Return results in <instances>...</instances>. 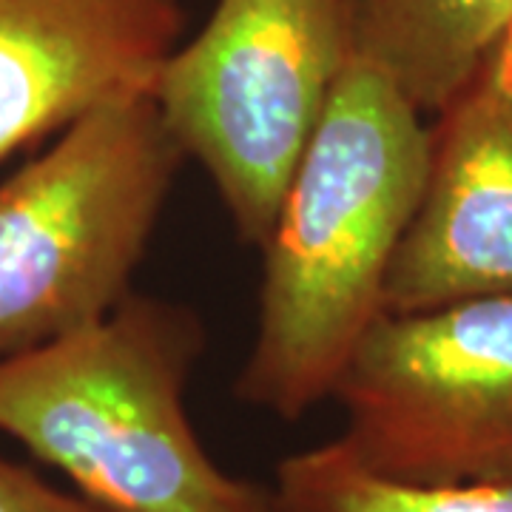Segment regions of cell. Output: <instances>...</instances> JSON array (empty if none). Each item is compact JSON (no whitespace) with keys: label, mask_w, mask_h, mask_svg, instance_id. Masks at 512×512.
I'll return each mask as SVG.
<instances>
[{"label":"cell","mask_w":512,"mask_h":512,"mask_svg":"<svg viewBox=\"0 0 512 512\" xmlns=\"http://www.w3.org/2000/svg\"><path fill=\"white\" fill-rule=\"evenodd\" d=\"M430 126L365 57L350 63L262 242L259 322L237 396L296 421L333 399L384 313V282L416 214Z\"/></svg>","instance_id":"cell-1"},{"label":"cell","mask_w":512,"mask_h":512,"mask_svg":"<svg viewBox=\"0 0 512 512\" xmlns=\"http://www.w3.org/2000/svg\"><path fill=\"white\" fill-rule=\"evenodd\" d=\"M202 348L191 308L131 293L89 328L0 359V436L106 512H279L274 487L225 473L191 424Z\"/></svg>","instance_id":"cell-2"},{"label":"cell","mask_w":512,"mask_h":512,"mask_svg":"<svg viewBox=\"0 0 512 512\" xmlns=\"http://www.w3.org/2000/svg\"><path fill=\"white\" fill-rule=\"evenodd\" d=\"M183 160L154 94H137L74 120L0 183V359L131 296Z\"/></svg>","instance_id":"cell-3"},{"label":"cell","mask_w":512,"mask_h":512,"mask_svg":"<svg viewBox=\"0 0 512 512\" xmlns=\"http://www.w3.org/2000/svg\"><path fill=\"white\" fill-rule=\"evenodd\" d=\"M356 57L353 0H217L165 60L154 100L242 242L262 248Z\"/></svg>","instance_id":"cell-4"},{"label":"cell","mask_w":512,"mask_h":512,"mask_svg":"<svg viewBox=\"0 0 512 512\" xmlns=\"http://www.w3.org/2000/svg\"><path fill=\"white\" fill-rule=\"evenodd\" d=\"M333 399L339 439L384 476L512 484V296L382 313Z\"/></svg>","instance_id":"cell-5"},{"label":"cell","mask_w":512,"mask_h":512,"mask_svg":"<svg viewBox=\"0 0 512 512\" xmlns=\"http://www.w3.org/2000/svg\"><path fill=\"white\" fill-rule=\"evenodd\" d=\"M512 296V32L436 114L419 208L384 282V313Z\"/></svg>","instance_id":"cell-6"},{"label":"cell","mask_w":512,"mask_h":512,"mask_svg":"<svg viewBox=\"0 0 512 512\" xmlns=\"http://www.w3.org/2000/svg\"><path fill=\"white\" fill-rule=\"evenodd\" d=\"M183 0H0V163L89 111L154 94Z\"/></svg>","instance_id":"cell-7"},{"label":"cell","mask_w":512,"mask_h":512,"mask_svg":"<svg viewBox=\"0 0 512 512\" xmlns=\"http://www.w3.org/2000/svg\"><path fill=\"white\" fill-rule=\"evenodd\" d=\"M359 57L427 117L467 89L512 32V0H353Z\"/></svg>","instance_id":"cell-8"},{"label":"cell","mask_w":512,"mask_h":512,"mask_svg":"<svg viewBox=\"0 0 512 512\" xmlns=\"http://www.w3.org/2000/svg\"><path fill=\"white\" fill-rule=\"evenodd\" d=\"M274 495L279 512H512V484L384 476L342 439L282 458Z\"/></svg>","instance_id":"cell-9"},{"label":"cell","mask_w":512,"mask_h":512,"mask_svg":"<svg viewBox=\"0 0 512 512\" xmlns=\"http://www.w3.org/2000/svg\"><path fill=\"white\" fill-rule=\"evenodd\" d=\"M0 512H106L80 493L57 490L35 470L0 456Z\"/></svg>","instance_id":"cell-10"}]
</instances>
